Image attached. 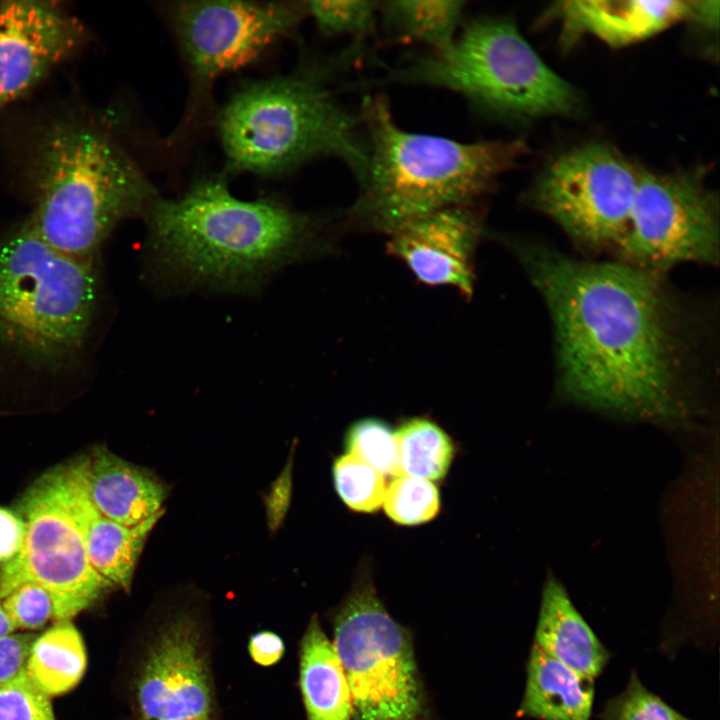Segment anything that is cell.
Listing matches in <instances>:
<instances>
[{
  "mask_svg": "<svg viewBox=\"0 0 720 720\" xmlns=\"http://www.w3.org/2000/svg\"><path fill=\"white\" fill-rule=\"evenodd\" d=\"M510 246L551 314L560 384L570 398L623 416L683 417L686 342L661 274Z\"/></svg>",
  "mask_w": 720,
  "mask_h": 720,
  "instance_id": "obj_1",
  "label": "cell"
},
{
  "mask_svg": "<svg viewBox=\"0 0 720 720\" xmlns=\"http://www.w3.org/2000/svg\"><path fill=\"white\" fill-rule=\"evenodd\" d=\"M150 242L168 272L192 284L246 289L319 241V217L274 200L244 201L217 180L146 210Z\"/></svg>",
  "mask_w": 720,
  "mask_h": 720,
  "instance_id": "obj_2",
  "label": "cell"
},
{
  "mask_svg": "<svg viewBox=\"0 0 720 720\" xmlns=\"http://www.w3.org/2000/svg\"><path fill=\"white\" fill-rule=\"evenodd\" d=\"M358 113L367 169L346 219L367 231L390 235L435 211L478 203L528 151L521 139L460 142L407 131L383 94L366 95Z\"/></svg>",
  "mask_w": 720,
  "mask_h": 720,
  "instance_id": "obj_3",
  "label": "cell"
},
{
  "mask_svg": "<svg viewBox=\"0 0 720 720\" xmlns=\"http://www.w3.org/2000/svg\"><path fill=\"white\" fill-rule=\"evenodd\" d=\"M364 54L365 46L350 43L328 61H306L286 76L234 95L218 121L232 168L275 175L329 157L342 162L360 186L367 169L362 124L334 84Z\"/></svg>",
  "mask_w": 720,
  "mask_h": 720,
  "instance_id": "obj_4",
  "label": "cell"
},
{
  "mask_svg": "<svg viewBox=\"0 0 720 720\" xmlns=\"http://www.w3.org/2000/svg\"><path fill=\"white\" fill-rule=\"evenodd\" d=\"M97 302L95 261L54 250L26 219L0 239V366L31 376L74 371Z\"/></svg>",
  "mask_w": 720,
  "mask_h": 720,
  "instance_id": "obj_5",
  "label": "cell"
},
{
  "mask_svg": "<svg viewBox=\"0 0 720 720\" xmlns=\"http://www.w3.org/2000/svg\"><path fill=\"white\" fill-rule=\"evenodd\" d=\"M35 205L29 220L51 248L96 260L113 228L146 211L156 198L151 184L113 139L79 121L53 123L32 163Z\"/></svg>",
  "mask_w": 720,
  "mask_h": 720,
  "instance_id": "obj_6",
  "label": "cell"
},
{
  "mask_svg": "<svg viewBox=\"0 0 720 720\" xmlns=\"http://www.w3.org/2000/svg\"><path fill=\"white\" fill-rule=\"evenodd\" d=\"M372 82L447 90L476 114L502 122L567 116L579 105L575 89L540 58L512 20L498 16L469 19L448 49L410 56Z\"/></svg>",
  "mask_w": 720,
  "mask_h": 720,
  "instance_id": "obj_7",
  "label": "cell"
},
{
  "mask_svg": "<svg viewBox=\"0 0 720 720\" xmlns=\"http://www.w3.org/2000/svg\"><path fill=\"white\" fill-rule=\"evenodd\" d=\"M91 506L83 457L32 483L17 504L24 539L19 553L0 567V600L20 583H37L51 594L58 622L71 620L112 586L88 560Z\"/></svg>",
  "mask_w": 720,
  "mask_h": 720,
  "instance_id": "obj_8",
  "label": "cell"
},
{
  "mask_svg": "<svg viewBox=\"0 0 720 720\" xmlns=\"http://www.w3.org/2000/svg\"><path fill=\"white\" fill-rule=\"evenodd\" d=\"M332 643L347 678L355 720L424 719L411 641L367 578L354 586L339 609Z\"/></svg>",
  "mask_w": 720,
  "mask_h": 720,
  "instance_id": "obj_9",
  "label": "cell"
},
{
  "mask_svg": "<svg viewBox=\"0 0 720 720\" xmlns=\"http://www.w3.org/2000/svg\"><path fill=\"white\" fill-rule=\"evenodd\" d=\"M619 261L662 274L683 263L714 264L719 256L718 201L696 171L640 169Z\"/></svg>",
  "mask_w": 720,
  "mask_h": 720,
  "instance_id": "obj_10",
  "label": "cell"
},
{
  "mask_svg": "<svg viewBox=\"0 0 720 720\" xmlns=\"http://www.w3.org/2000/svg\"><path fill=\"white\" fill-rule=\"evenodd\" d=\"M639 176L640 168L615 148L582 144L548 164L530 199L578 245L615 249L628 224Z\"/></svg>",
  "mask_w": 720,
  "mask_h": 720,
  "instance_id": "obj_11",
  "label": "cell"
},
{
  "mask_svg": "<svg viewBox=\"0 0 720 720\" xmlns=\"http://www.w3.org/2000/svg\"><path fill=\"white\" fill-rule=\"evenodd\" d=\"M184 56L202 81L255 60L307 16L305 2L182 1L171 8Z\"/></svg>",
  "mask_w": 720,
  "mask_h": 720,
  "instance_id": "obj_12",
  "label": "cell"
},
{
  "mask_svg": "<svg viewBox=\"0 0 720 720\" xmlns=\"http://www.w3.org/2000/svg\"><path fill=\"white\" fill-rule=\"evenodd\" d=\"M142 720L209 719L213 694L196 624L179 616L148 650L136 684Z\"/></svg>",
  "mask_w": 720,
  "mask_h": 720,
  "instance_id": "obj_13",
  "label": "cell"
},
{
  "mask_svg": "<svg viewBox=\"0 0 720 720\" xmlns=\"http://www.w3.org/2000/svg\"><path fill=\"white\" fill-rule=\"evenodd\" d=\"M81 23L56 3L0 2V113L80 46Z\"/></svg>",
  "mask_w": 720,
  "mask_h": 720,
  "instance_id": "obj_14",
  "label": "cell"
},
{
  "mask_svg": "<svg viewBox=\"0 0 720 720\" xmlns=\"http://www.w3.org/2000/svg\"><path fill=\"white\" fill-rule=\"evenodd\" d=\"M482 219L478 203L444 208L391 233L387 250L421 283L452 287L471 297Z\"/></svg>",
  "mask_w": 720,
  "mask_h": 720,
  "instance_id": "obj_15",
  "label": "cell"
},
{
  "mask_svg": "<svg viewBox=\"0 0 720 720\" xmlns=\"http://www.w3.org/2000/svg\"><path fill=\"white\" fill-rule=\"evenodd\" d=\"M565 42L591 35L612 47L647 39L678 22L702 24L706 1L574 0L560 2L555 9Z\"/></svg>",
  "mask_w": 720,
  "mask_h": 720,
  "instance_id": "obj_16",
  "label": "cell"
},
{
  "mask_svg": "<svg viewBox=\"0 0 720 720\" xmlns=\"http://www.w3.org/2000/svg\"><path fill=\"white\" fill-rule=\"evenodd\" d=\"M88 498L104 517L124 526H135L159 512L167 487L151 472L96 447L83 457Z\"/></svg>",
  "mask_w": 720,
  "mask_h": 720,
  "instance_id": "obj_17",
  "label": "cell"
},
{
  "mask_svg": "<svg viewBox=\"0 0 720 720\" xmlns=\"http://www.w3.org/2000/svg\"><path fill=\"white\" fill-rule=\"evenodd\" d=\"M534 644L591 679L602 672L609 659L606 648L554 577H548L544 584Z\"/></svg>",
  "mask_w": 720,
  "mask_h": 720,
  "instance_id": "obj_18",
  "label": "cell"
},
{
  "mask_svg": "<svg viewBox=\"0 0 720 720\" xmlns=\"http://www.w3.org/2000/svg\"><path fill=\"white\" fill-rule=\"evenodd\" d=\"M593 700V679L532 646L519 715L538 720H590Z\"/></svg>",
  "mask_w": 720,
  "mask_h": 720,
  "instance_id": "obj_19",
  "label": "cell"
},
{
  "mask_svg": "<svg viewBox=\"0 0 720 720\" xmlns=\"http://www.w3.org/2000/svg\"><path fill=\"white\" fill-rule=\"evenodd\" d=\"M300 686L308 720H351L349 685L334 649L316 617L303 638Z\"/></svg>",
  "mask_w": 720,
  "mask_h": 720,
  "instance_id": "obj_20",
  "label": "cell"
},
{
  "mask_svg": "<svg viewBox=\"0 0 720 720\" xmlns=\"http://www.w3.org/2000/svg\"><path fill=\"white\" fill-rule=\"evenodd\" d=\"M466 2L378 1L380 23L392 42L418 44L440 52L448 49L464 24Z\"/></svg>",
  "mask_w": 720,
  "mask_h": 720,
  "instance_id": "obj_21",
  "label": "cell"
},
{
  "mask_svg": "<svg viewBox=\"0 0 720 720\" xmlns=\"http://www.w3.org/2000/svg\"><path fill=\"white\" fill-rule=\"evenodd\" d=\"M164 510L135 526H124L101 515L92 505L86 530V552L93 569L112 586L130 589L144 543Z\"/></svg>",
  "mask_w": 720,
  "mask_h": 720,
  "instance_id": "obj_22",
  "label": "cell"
},
{
  "mask_svg": "<svg viewBox=\"0 0 720 720\" xmlns=\"http://www.w3.org/2000/svg\"><path fill=\"white\" fill-rule=\"evenodd\" d=\"M87 653L71 620L56 622L35 639L26 665L30 681L49 697L64 694L82 679Z\"/></svg>",
  "mask_w": 720,
  "mask_h": 720,
  "instance_id": "obj_23",
  "label": "cell"
},
{
  "mask_svg": "<svg viewBox=\"0 0 720 720\" xmlns=\"http://www.w3.org/2000/svg\"><path fill=\"white\" fill-rule=\"evenodd\" d=\"M402 474L425 480L443 478L454 446L448 434L427 418H411L395 431Z\"/></svg>",
  "mask_w": 720,
  "mask_h": 720,
  "instance_id": "obj_24",
  "label": "cell"
},
{
  "mask_svg": "<svg viewBox=\"0 0 720 720\" xmlns=\"http://www.w3.org/2000/svg\"><path fill=\"white\" fill-rule=\"evenodd\" d=\"M319 31L330 37H348L365 44L378 24V1H305Z\"/></svg>",
  "mask_w": 720,
  "mask_h": 720,
  "instance_id": "obj_25",
  "label": "cell"
},
{
  "mask_svg": "<svg viewBox=\"0 0 720 720\" xmlns=\"http://www.w3.org/2000/svg\"><path fill=\"white\" fill-rule=\"evenodd\" d=\"M345 446L348 453L382 475L402 474L395 431L381 419L369 417L354 422L346 432Z\"/></svg>",
  "mask_w": 720,
  "mask_h": 720,
  "instance_id": "obj_26",
  "label": "cell"
},
{
  "mask_svg": "<svg viewBox=\"0 0 720 720\" xmlns=\"http://www.w3.org/2000/svg\"><path fill=\"white\" fill-rule=\"evenodd\" d=\"M333 480L339 497L354 511L371 513L383 504L386 492L383 475L353 454L335 460Z\"/></svg>",
  "mask_w": 720,
  "mask_h": 720,
  "instance_id": "obj_27",
  "label": "cell"
},
{
  "mask_svg": "<svg viewBox=\"0 0 720 720\" xmlns=\"http://www.w3.org/2000/svg\"><path fill=\"white\" fill-rule=\"evenodd\" d=\"M383 505L386 514L401 525L430 521L439 512L440 498L429 480L401 474L386 488Z\"/></svg>",
  "mask_w": 720,
  "mask_h": 720,
  "instance_id": "obj_28",
  "label": "cell"
},
{
  "mask_svg": "<svg viewBox=\"0 0 720 720\" xmlns=\"http://www.w3.org/2000/svg\"><path fill=\"white\" fill-rule=\"evenodd\" d=\"M601 717L602 720H689L649 691L636 673L631 674L624 691L607 703Z\"/></svg>",
  "mask_w": 720,
  "mask_h": 720,
  "instance_id": "obj_29",
  "label": "cell"
},
{
  "mask_svg": "<svg viewBox=\"0 0 720 720\" xmlns=\"http://www.w3.org/2000/svg\"><path fill=\"white\" fill-rule=\"evenodd\" d=\"M1 604L16 629L33 631L51 619L57 622L51 594L34 582L18 584L1 599Z\"/></svg>",
  "mask_w": 720,
  "mask_h": 720,
  "instance_id": "obj_30",
  "label": "cell"
},
{
  "mask_svg": "<svg viewBox=\"0 0 720 720\" xmlns=\"http://www.w3.org/2000/svg\"><path fill=\"white\" fill-rule=\"evenodd\" d=\"M0 720H56L50 697L36 687L26 672L0 685Z\"/></svg>",
  "mask_w": 720,
  "mask_h": 720,
  "instance_id": "obj_31",
  "label": "cell"
},
{
  "mask_svg": "<svg viewBox=\"0 0 720 720\" xmlns=\"http://www.w3.org/2000/svg\"><path fill=\"white\" fill-rule=\"evenodd\" d=\"M37 636L33 632H12L0 637V685L12 682L25 673Z\"/></svg>",
  "mask_w": 720,
  "mask_h": 720,
  "instance_id": "obj_32",
  "label": "cell"
},
{
  "mask_svg": "<svg viewBox=\"0 0 720 720\" xmlns=\"http://www.w3.org/2000/svg\"><path fill=\"white\" fill-rule=\"evenodd\" d=\"M24 533V522L18 514L0 507V563L10 561L19 553Z\"/></svg>",
  "mask_w": 720,
  "mask_h": 720,
  "instance_id": "obj_33",
  "label": "cell"
},
{
  "mask_svg": "<svg viewBox=\"0 0 720 720\" xmlns=\"http://www.w3.org/2000/svg\"><path fill=\"white\" fill-rule=\"evenodd\" d=\"M249 653L258 665L271 666L276 664L283 656L284 643L277 634L270 631H261L250 638Z\"/></svg>",
  "mask_w": 720,
  "mask_h": 720,
  "instance_id": "obj_34",
  "label": "cell"
},
{
  "mask_svg": "<svg viewBox=\"0 0 720 720\" xmlns=\"http://www.w3.org/2000/svg\"><path fill=\"white\" fill-rule=\"evenodd\" d=\"M16 630L8 615L4 611L0 600V637Z\"/></svg>",
  "mask_w": 720,
  "mask_h": 720,
  "instance_id": "obj_35",
  "label": "cell"
},
{
  "mask_svg": "<svg viewBox=\"0 0 720 720\" xmlns=\"http://www.w3.org/2000/svg\"><path fill=\"white\" fill-rule=\"evenodd\" d=\"M179 720H209V719H192V718H188V719H179Z\"/></svg>",
  "mask_w": 720,
  "mask_h": 720,
  "instance_id": "obj_36",
  "label": "cell"
}]
</instances>
